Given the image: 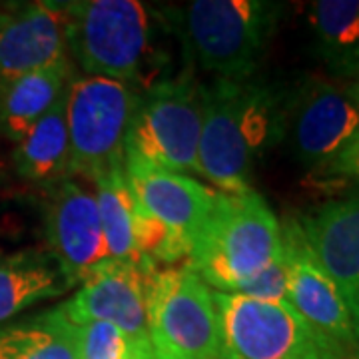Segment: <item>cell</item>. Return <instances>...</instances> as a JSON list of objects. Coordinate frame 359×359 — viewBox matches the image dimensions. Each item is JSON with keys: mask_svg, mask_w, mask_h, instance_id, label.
I'll return each instance as SVG.
<instances>
[{"mask_svg": "<svg viewBox=\"0 0 359 359\" xmlns=\"http://www.w3.org/2000/svg\"><path fill=\"white\" fill-rule=\"evenodd\" d=\"M285 96L262 82L222 80L205 86L204 122L198 146V174L214 190H252L259 152L283 138Z\"/></svg>", "mask_w": 359, "mask_h": 359, "instance_id": "6da1fadb", "label": "cell"}, {"mask_svg": "<svg viewBox=\"0 0 359 359\" xmlns=\"http://www.w3.org/2000/svg\"><path fill=\"white\" fill-rule=\"evenodd\" d=\"M166 30L176 34L190 68L216 78L252 80L273 36L282 4L266 0H192L166 6Z\"/></svg>", "mask_w": 359, "mask_h": 359, "instance_id": "7a4b0ae2", "label": "cell"}, {"mask_svg": "<svg viewBox=\"0 0 359 359\" xmlns=\"http://www.w3.org/2000/svg\"><path fill=\"white\" fill-rule=\"evenodd\" d=\"M65 11L68 56L84 76L108 78L138 94L152 86L156 32L166 28L160 11L138 0H76L65 2Z\"/></svg>", "mask_w": 359, "mask_h": 359, "instance_id": "3957f363", "label": "cell"}, {"mask_svg": "<svg viewBox=\"0 0 359 359\" xmlns=\"http://www.w3.org/2000/svg\"><path fill=\"white\" fill-rule=\"evenodd\" d=\"M282 254V224L264 196L254 188L240 194L216 190L184 266L214 292L231 294Z\"/></svg>", "mask_w": 359, "mask_h": 359, "instance_id": "277c9868", "label": "cell"}, {"mask_svg": "<svg viewBox=\"0 0 359 359\" xmlns=\"http://www.w3.org/2000/svg\"><path fill=\"white\" fill-rule=\"evenodd\" d=\"M205 84L194 68L160 78L140 92L124 156L178 174H198Z\"/></svg>", "mask_w": 359, "mask_h": 359, "instance_id": "5b68a950", "label": "cell"}, {"mask_svg": "<svg viewBox=\"0 0 359 359\" xmlns=\"http://www.w3.org/2000/svg\"><path fill=\"white\" fill-rule=\"evenodd\" d=\"M222 359H341L344 351L316 332L287 299L266 302L214 292Z\"/></svg>", "mask_w": 359, "mask_h": 359, "instance_id": "8992f818", "label": "cell"}, {"mask_svg": "<svg viewBox=\"0 0 359 359\" xmlns=\"http://www.w3.org/2000/svg\"><path fill=\"white\" fill-rule=\"evenodd\" d=\"M140 94L108 78L68 82L66 124L70 136V176L96 182L124 168V150Z\"/></svg>", "mask_w": 359, "mask_h": 359, "instance_id": "52a82bcc", "label": "cell"}, {"mask_svg": "<svg viewBox=\"0 0 359 359\" xmlns=\"http://www.w3.org/2000/svg\"><path fill=\"white\" fill-rule=\"evenodd\" d=\"M154 359H222L214 290L186 266L158 269L148 299Z\"/></svg>", "mask_w": 359, "mask_h": 359, "instance_id": "ba28073f", "label": "cell"}, {"mask_svg": "<svg viewBox=\"0 0 359 359\" xmlns=\"http://www.w3.org/2000/svg\"><path fill=\"white\" fill-rule=\"evenodd\" d=\"M359 132V108L346 88L308 78L285 96L283 136L308 168H325Z\"/></svg>", "mask_w": 359, "mask_h": 359, "instance_id": "9c48e42d", "label": "cell"}, {"mask_svg": "<svg viewBox=\"0 0 359 359\" xmlns=\"http://www.w3.org/2000/svg\"><path fill=\"white\" fill-rule=\"evenodd\" d=\"M44 231L48 252L72 287L112 262L94 194L70 178L52 186L44 208Z\"/></svg>", "mask_w": 359, "mask_h": 359, "instance_id": "30bf717a", "label": "cell"}, {"mask_svg": "<svg viewBox=\"0 0 359 359\" xmlns=\"http://www.w3.org/2000/svg\"><path fill=\"white\" fill-rule=\"evenodd\" d=\"M287 259V302L309 325L344 353L359 347V335L346 299L332 278L311 256L297 219L282 226Z\"/></svg>", "mask_w": 359, "mask_h": 359, "instance_id": "8fae6325", "label": "cell"}, {"mask_svg": "<svg viewBox=\"0 0 359 359\" xmlns=\"http://www.w3.org/2000/svg\"><path fill=\"white\" fill-rule=\"evenodd\" d=\"M124 176L138 210L162 224L190 256L194 238L212 210L216 190L192 176L130 156H124Z\"/></svg>", "mask_w": 359, "mask_h": 359, "instance_id": "7c38bea8", "label": "cell"}, {"mask_svg": "<svg viewBox=\"0 0 359 359\" xmlns=\"http://www.w3.org/2000/svg\"><path fill=\"white\" fill-rule=\"evenodd\" d=\"M156 271L134 264L108 262L78 285L76 294L62 308L72 323L106 321L138 341H150L148 299Z\"/></svg>", "mask_w": 359, "mask_h": 359, "instance_id": "4fadbf2b", "label": "cell"}, {"mask_svg": "<svg viewBox=\"0 0 359 359\" xmlns=\"http://www.w3.org/2000/svg\"><path fill=\"white\" fill-rule=\"evenodd\" d=\"M311 256L346 299L359 335V194L297 219Z\"/></svg>", "mask_w": 359, "mask_h": 359, "instance_id": "5bb4252c", "label": "cell"}, {"mask_svg": "<svg viewBox=\"0 0 359 359\" xmlns=\"http://www.w3.org/2000/svg\"><path fill=\"white\" fill-rule=\"evenodd\" d=\"M68 58L65 2L0 11V84Z\"/></svg>", "mask_w": 359, "mask_h": 359, "instance_id": "9a60e30c", "label": "cell"}, {"mask_svg": "<svg viewBox=\"0 0 359 359\" xmlns=\"http://www.w3.org/2000/svg\"><path fill=\"white\" fill-rule=\"evenodd\" d=\"M72 290L48 250L0 254V323Z\"/></svg>", "mask_w": 359, "mask_h": 359, "instance_id": "2e32d148", "label": "cell"}, {"mask_svg": "<svg viewBox=\"0 0 359 359\" xmlns=\"http://www.w3.org/2000/svg\"><path fill=\"white\" fill-rule=\"evenodd\" d=\"M70 58L0 84V136L20 142L25 134L65 94Z\"/></svg>", "mask_w": 359, "mask_h": 359, "instance_id": "e0dca14e", "label": "cell"}, {"mask_svg": "<svg viewBox=\"0 0 359 359\" xmlns=\"http://www.w3.org/2000/svg\"><path fill=\"white\" fill-rule=\"evenodd\" d=\"M68 88V86H66ZM14 170L36 184H58L70 178V136L66 124V90L46 114L16 142Z\"/></svg>", "mask_w": 359, "mask_h": 359, "instance_id": "ac0fdd59", "label": "cell"}, {"mask_svg": "<svg viewBox=\"0 0 359 359\" xmlns=\"http://www.w3.org/2000/svg\"><path fill=\"white\" fill-rule=\"evenodd\" d=\"M0 359H80L76 323L62 304L0 323Z\"/></svg>", "mask_w": 359, "mask_h": 359, "instance_id": "d6986e66", "label": "cell"}, {"mask_svg": "<svg viewBox=\"0 0 359 359\" xmlns=\"http://www.w3.org/2000/svg\"><path fill=\"white\" fill-rule=\"evenodd\" d=\"M316 52L339 78H359V0H318L309 8Z\"/></svg>", "mask_w": 359, "mask_h": 359, "instance_id": "ffe728a7", "label": "cell"}, {"mask_svg": "<svg viewBox=\"0 0 359 359\" xmlns=\"http://www.w3.org/2000/svg\"><path fill=\"white\" fill-rule=\"evenodd\" d=\"M92 184L110 259L158 269L156 264L142 256L136 244V204L124 176V168L114 170Z\"/></svg>", "mask_w": 359, "mask_h": 359, "instance_id": "44dd1931", "label": "cell"}, {"mask_svg": "<svg viewBox=\"0 0 359 359\" xmlns=\"http://www.w3.org/2000/svg\"><path fill=\"white\" fill-rule=\"evenodd\" d=\"M76 327L80 359H122L150 346V341H138L106 321H84Z\"/></svg>", "mask_w": 359, "mask_h": 359, "instance_id": "7402d4cb", "label": "cell"}, {"mask_svg": "<svg viewBox=\"0 0 359 359\" xmlns=\"http://www.w3.org/2000/svg\"><path fill=\"white\" fill-rule=\"evenodd\" d=\"M231 294L248 295V297L266 299V302L287 299V259H285V254L273 259L268 268L262 269L250 282L240 285Z\"/></svg>", "mask_w": 359, "mask_h": 359, "instance_id": "603a6c76", "label": "cell"}, {"mask_svg": "<svg viewBox=\"0 0 359 359\" xmlns=\"http://www.w3.org/2000/svg\"><path fill=\"white\" fill-rule=\"evenodd\" d=\"M323 170L334 176L359 180V132Z\"/></svg>", "mask_w": 359, "mask_h": 359, "instance_id": "cb8c5ba5", "label": "cell"}, {"mask_svg": "<svg viewBox=\"0 0 359 359\" xmlns=\"http://www.w3.org/2000/svg\"><path fill=\"white\" fill-rule=\"evenodd\" d=\"M122 359H154V355H152V347H140L138 351H134L132 355H128V358H122Z\"/></svg>", "mask_w": 359, "mask_h": 359, "instance_id": "d4e9b609", "label": "cell"}, {"mask_svg": "<svg viewBox=\"0 0 359 359\" xmlns=\"http://www.w3.org/2000/svg\"><path fill=\"white\" fill-rule=\"evenodd\" d=\"M346 90H347V94L351 96V100L358 104V108H359V78L358 80H353V82L349 84V88Z\"/></svg>", "mask_w": 359, "mask_h": 359, "instance_id": "484cf974", "label": "cell"}]
</instances>
